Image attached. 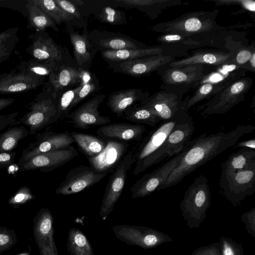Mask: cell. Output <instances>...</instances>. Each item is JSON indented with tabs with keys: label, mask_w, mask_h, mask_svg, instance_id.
Returning <instances> with one entry per match:
<instances>
[{
	"label": "cell",
	"mask_w": 255,
	"mask_h": 255,
	"mask_svg": "<svg viewBox=\"0 0 255 255\" xmlns=\"http://www.w3.org/2000/svg\"><path fill=\"white\" fill-rule=\"evenodd\" d=\"M16 241V235L13 231L0 226V255L10 248Z\"/></svg>",
	"instance_id": "7bdbcfd3"
},
{
	"label": "cell",
	"mask_w": 255,
	"mask_h": 255,
	"mask_svg": "<svg viewBox=\"0 0 255 255\" xmlns=\"http://www.w3.org/2000/svg\"><path fill=\"white\" fill-rule=\"evenodd\" d=\"M78 155L77 150L70 145L67 148L35 155L19 166V172L39 169L47 172L63 165Z\"/></svg>",
	"instance_id": "e0dca14e"
},
{
	"label": "cell",
	"mask_w": 255,
	"mask_h": 255,
	"mask_svg": "<svg viewBox=\"0 0 255 255\" xmlns=\"http://www.w3.org/2000/svg\"><path fill=\"white\" fill-rule=\"evenodd\" d=\"M99 88L97 80H90L83 83V86L78 92L73 105V108L78 105L89 95L96 92Z\"/></svg>",
	"instance_id": "ee69618b"
},
{
	"label": "cell",
	"mask_w": 255,
	"mask_h": 255,
	"mask_svg": "<svg viewBox=\"0 0 255 255\" xmlns=\"http://www.w3.org/2000/svg\"><path fill=\"white\" fill-rule=\"evenodd\" d=\"M74 140L68 131H47L37 134L35 139L24 149L17 163L21 166L32 157L43 153L64 149L71 145Z\"/></svg>",
	"instance_id": "4fadbf2b"
},
{
	"label": "cell",
	"mask_w": 255,
	"mask_h": 255,
	"mask_svg": "<svg viewBox=\"0 0 255 255\" xmlns=\"http://www.w3.org/2000/svg\"><path fill=\"white\" fill-rule=\"evenodd\" d=\"M18 255H29V254L28 253H23L19 254Z\"/></svg>",
	"instance_id": "680465c9"
},
{
	"label": "cell",
	"mask_w": 255,
	"mask_h": 255,
	"mask_svg": "<svg viewBox=\"0 0 255 255\" xmlns=\"http://www.w3.org/2000/svg\"><path fill=\"white\" fill-rule=\"evenodd\" d=\"M255 167V150L242 148L233 153L221 164V173Z\"/></svg>",
	"instance_id": "f546056e"
},
{
	"label": "cell",
	"mask_w": 255,
	"mask_h": 255,
	"mask_svg": "<svg viewBox=\"0 0 255 255\" xmlns=\"http://www.w3.org/2000/svg\"><path fill=\"white\" fill-rule=\"evenodd\" d=\"M211 203V193L206 176L200 175L185 192L180 204L182 216L190 229L204 221Z\"/></svg>",
	"instance_id": "277c9868"
},
{
	"label": "cell",
	"mask_w": 255,
	"mask_h": 255,
	"mask_svg": "<svg viewBox=\"0 0 255 255\" xmlns=\"http://www.w3.org/2000/svg\"><path fill=\"white\" fill-rule=\"evenodd\" d=\"M190 255H222L219 242L197 248Z\"/></svg>",
	"instance_id": "f907efd6"
},
{
	"label": "cell",
	"mask_w": 255,
	"mask_h": 255,
	"mask_svg": "<svg viewBox=\"0 0 255 255\" xmlns=\"http://www.w3.org/2000/svg\"><path fill=\"white\" fill-rule=\"evenodd\" d=\"M18 28L11 27L0 32V45L7 42L9 40L17 36Z\"/></svg>",
	"instance_id": "11a10c76"
},
{
	"label": "cell",
	"mask_w": 255,
	"mask_h": 255,
	"mask_svg": "<svg viewBox=\"0 0 255 255\" xmlns=\"http://www.w3.org/2000/svg\"><path fill=\"white\" fill-rule=\"evenodd\" d=\"M70 134L74 142L88 157L97 156L106 146L105 142L92 135L74 131Z\"/></svg>",
	"instance_id": "836d02e7"
},
{
	"label": "cell",
	"mask_w": 255,
	"mask_h": 255,
	"mask_svg": "<svg viewBox=\"0 0 255 255\" xmlns=\"http://www.w3.org/2000/svg\"><path fill=\"white\" fill-rule=\"evenodd\" d=\"M45 78L16 68L0 74V94L21 93L36 89L44 83Z\"/></svg>",
	"instance_id": "44dd1931"
},
{
	"label": "cell",
	"mask_w": 255,
	"mask_h": 255,
	"mask_svg": "<svg viewBox=\"0 0 255 255\" xmlns=\"http://www.w3.org/2000/svg\"><path fill=\"white\" fill-rule=\"evenodd\" d=\"M16 153L13 151L0 152V168L7 167L15 161Z\"/></svg>",
	"instance_id": "db71d44e"
},
{
	"label": "cell",
	"mask_w": 255,
	"mask_h": 255,
	"mask_svg": "<svg viewBox=\"0 0 255 255\" xmlns=\"http://www.w3.org/2000/svg\"><path fill=\"white\" fill-rule=\"evenodd\" d=\"M28 109V111L16 124L26 126L30 134H34L61 118L58 111V98L51 91L44 87L42 91L29 104Z\"/></svg>",
	"instance_id": "5b68a950"
},
{
	"label": "cell",
	"mask_w": 255,
	"mask_h": 255,
	"mask_svg": "<svg viewBox=\"0 0 255 255\" xmlns=\"http://www.w3.org/2000/svg\"><path fill=\"white\" fill-rule=\"evenodd\" d=\"M135 162V155L132 152L126 154L117 165L110 176L103 195L99 215L106 220L113 211L124 190L128 171Z\"/></svg>",
	"instance_id": "30bf717a"
},
{
	"label": "cell",
	"mask_w": 255,
	"mask_h": 255,
	"mask_svg": "<svg viewBox=\"0 0 255 255\" xmlns=\"http://www.w3.org/2000/svg\"><path fill=\"white\" fill-rule=\"evenodd\" d=\"M145 130L141 124L110 123L99 128L97 133L102 137L130 141L140 139Z\"/></svg>",
	"instance_id": "4316f807"
},
{
	"label": "cell",
	"mask_w": 255,
	"mask_h": 255,
	"mask_svg": "<svg viewBox=\"0 0 255 255\" xmlns=\"http://www.w3.org/2000/svg\"><path fill=\"white\" fill-rule=\"evenodd\" d=\"M203 77L198 86L204 83H210L222 90L241 78L249 71L246 66L239 65L232 61L217 66H207ZM197 86V87H198Z\"/></svg>",
	"instance_id": "ffe728a7"
},
{
	"label": "cell",
	"mask_w": 255,
	"mask_h": 255,
	"mask_svg": "<svg viewBox=\"0 0 255 255\" xmlns=\"http://www.w3.org/2000/svg\"><path fill=\"white\" fill-rule=\"evenodd\" d=\"M18 41V36L0 45V64L9 57Z\"/></svg>",
	"instance_id": "681fc988"
},
{
	"label": "cell",
	"mask_w": 255,
	"mask_h": 255,
	"mask_svg": "<svg viewBox=\"0 0 255 255\" xmlns=\"http://www.w3.org/2000/svg\"><path fill=\"white\" fill-rule=\"evenodd\" d=\"M253 84V79L243 77L221 90L209 101L198 107L202 116L223 114L243 102Z\"/></svg>",
	"instance_id": "52a82bcc"
},
{
	"label": "cell",
	"mask_w": 255,
	"mask_h": 255,
	"mask_svg": "<svg viewBox=\"0 0 255 255\" xmlns=\"http://www.w3.org/2000/svg\"><path fill=\"white\" fill-rule=\"evenodd\" d=\"M187 144L180 153L174 155L161 166L144 175L137 180L130 189L131 198L144 197L155 191H158L173 170L179 164L186 149Z\"/></svg>",
	"instance_id": "8fae6325"
},
{
	"label": "cell",
	"mask_w": 255,
	"mask_h": 255,
	"mask_svg": "<svg viewBox=\"0 0 255 255\" xmlns=\"http://www.w3.org/2000/svg\"><path fill=\"white\" fill-rule=\"evenodd\" d=\"M241 220L245 224L247 232L254 238H255V207L244 213Z\"/></svg>",
	"instance_id": "7dc6e473"
},
{
	"label": "cell",
	"mask_w": 255,
	"mask_h": 255,
	"mask_svg": "<svg viewBox=\"0 0 255 255\" xmlns=\"http://www.w3.org/2000/svg\"><path fill=\"white\" fill-rule=\"evenodd\" d=\"M29 134V130L22 125L8 128L0 133V152L12 151Z\"/></svg>",
	"instance_id": "d590c367"
},
{
	"label": "cell",
	"mask_w": 255,
	"mask_h": 255,
	"mask_svg": "<svg viewBox=\"0 0 255 255\" xmlns=\"http://www.w3.org/2000/svg\"><path fill=\"white\" fill-rule=\"evenodd\" d=\"M30 44L26 51L31 58L57 63L64 62V51L45 31H34L28 37Z\"/></svg>",
	"instance_id": "ac0fdd59"
},
{
	"label": "cell",
	"mask_w": 255,
	"mask_h": 255,
	"mask_svg": "<svg viewBox=\"0 0 255 255\" xmlns=\"http://www.w3.org/2000/svg\"><path fill=\"white\" fill-rule=\"evenodd\" d=\"M221 90L217 86L210 83L200 84L196 88L193 94L182 100L180 108L184 111H188L203 100L210 99Z\"/></svg>",
	"instance_id": "8d00e7d4"
},
{
	"label": "cell",
	"mask_w": 255,
	"mask_h": 255,
	"mask_svg": "<svg viewBox=\"0 0 255 255\" xmlns=\"http://www.w3.org/2000/svg\"><path fill=\"white\" fill-rule=\"evenodd\" d=\"M175 47L168 45L147 47L143 48L127 49L120 50H103L102 57L108 62H121L165 53L174 54L172 49Z\"/></svg>",
	"instance_id": "d4e9b609"
},
{
	"label": "cell",
	"mask_w": 255,
	"mask_h": 255,
	"mask_svg": "<svg viewBox=\"0 0 255 255\" xmlns=\"http://www.w3.org/2000/svg\"><path fill=\"white\" fill-rule=\"evenodd\" d=\"M218 12L217 10L190 12L174 19L158 23L151 28L158 32L177 34L192 40L191 37L203 36V33L219 31L221 28L216 20Z\"/></svg>",
	"instance_id": "3957f363"
},
{
	"label": "cell",
	"mask_w": 255,
	"mask_h": 255,
	"mask_svg": "<svg viewBox=\"0 0 255 255\" xmlns=\"http://www.w3.org/2000/svg\"><path fill=\"white\" fill-rule=\"evenodd\" d=\"M220 193L234 207L241 205L244 199L255 191V167L221 173Z\"/></svg>",
	"instance_id": "ba28073f"
},
{
	"label": "cell",
	"mask_w": 255,
	"mask_h": 255,
	"mask_svg": "<svg viewBox=\"0 0 255 255\" xmlns=\"http://www.w3.org/2000/svg\"><path fill=\"white\" fill-rule=\"evenodd\" d=\"M112 229L120 241L144 249L154 248L172 241L168 235L147 227L119 225L112 227Z\"/></svg>",
	"instance_id": "9c48e42d"
},
{
	"label": "cell",
	"mask_w": 255,
	"mask_h": 255,
	"mask_svg": "<svg viewBox=\"0 0 255 255\" xmlns=\"http://www.w3.org/2000/svg\"><path fill=\"white\" fill-rule=\"evenodd\" d=\"M176 55L165 53L121 62H108L114 72L140 77L157 71L174 60Z\"/></svg>",
	"instance_id": "7c38bea8"
},
{
	"label": "cell",
	"mask_w": 255,
	"mask_h": 255,
	"mask_svg": "<svg viewBox=\"0 0 255 255\" xmlns=\"http://www.w3.org/2000/svg\"><path fill=\"white\" fill-rule=\"evenodd\" d=\"M216 3V5L238 4L243 9L250 12L255 13V1L253 0H212Z\"/></svg>",
	"instance_id": "c3c4849f"
},
{
	"label": "cell",
	"mask_w": 255,
	"mask_h": 255,
	"mask_svg": "<svg viewBox=\"0 0 255 255\" xmlns=\"http://www.w3.org/2000/svg\"><path fill=\"white\" fill-rule=\"evenodd\" d=\"M33 3L51 18L57 25L75 17L61 9L54 0H32Z\"/></svg>",
	"instance_id": "f35d334b"
},
{
	"label": "cell",
	"mask_w": 255,
	"mask_h": 255,
	"mask_svg": "<svg viewBox=\"0 0 255 255\" xmlns=\"http://www.w3.org/2000/svg\"><path fill=\"white\" fill-rule=\"evenodd\" d=\"M85 71L64 62L58 69L49 76V79L43 86L59 97L64 92L77 84H81Z\"/></svg>",
	"instance_id": "7402d4cb"
},
{
	"label": "cell",
	"mask_w": 255,
	"mask_h": 255,
	"mask_svg": "<svg viewBox=\"0 0 255 255\" xmlns=\"http://www.w3.org/2000/svg\"><path fill=\"white\" fill-rule=\"evenodd\" d=\"M234 52H225L213 50H202L194 52L190 56L178 60H174L166 65L170 67H181L194 65L217 66L231 61Z\"/></svg>",
	"instance_id": "cb8c5ba5"
},
{
	"label": "cell",
	"mask_w": 255,
	"mask_h": 255,
	"mask_svg": "<svg viewBox=\"0 0 255 255\" xmlns=\"http://www.w3.org/2000/svg\"><path fill=\"white\" fill-rule=\"evenodd\" d=\"M150 95L141 89H129L113 93L109 97L107 105L111 111L118 117L123 116L128 107L139 103Z\"/></svg>",
	"instance_id": "83f0119b"
},
{
	"label": "cell",
	"mask_w": 255,
	"mask_h": 255,
	"mask_svg": "<svg viewBox=\"0 0 255 255\" xmlns=\"http://www.w3.org/2000/svg\"><path fill=\"white\" fill-rule=\"evenodd\" d=\"M183 97L162 89L138 103L152 111L161 122L171 119L180 108Z\"/></svg>",
	"instance_id": "d6986e66"
},
{
	"label": "cell",
	"mask_w": 255,
	"mask_h": 255,
	"mask_svg": "<svg viewBox=\"0 0 255 255\" xmlns=\"http://www.w3.org/2000/svg\"><path fill=\"white\" fill-rule=\"evenodd\" d=\"M63 62L57 63L31 58L26 61H21L16 68L36 76L45 77L54 72Z\"/></svg>",
	"instance_id": "e575fe53"
},
{
	"label": "cell",
	"mask_w": 255,
	"mask_h": 255,
	"mask_svg": "<svg viewBox=\"0 0 255 255\" xmlns=\"http://www.w3.org/2000/svg\"><path fill=\"white\" fill-rule=\"evenodd\" d=\"M54 220L50 211L41 208L33 220V235L40 255H59L54 238Z\"/></svg>",
	"instance_id": "2e32d148"
},
{
	"label": "cell",
	"mask_w": 255,
	"mask_h": 255,
	"mask_svg": "<svg viewBox=\"0 0 255 255\" xmlns=\"http://www.w3.org/2000/svg\"><path fill=\"white\" fill-rule=\"evenodd\" d=\"M195 128L190 116L178 124L170 133L165 142L163 150L166 157L180 153L187 144L193 133Z\"/></svg>",
	"instance_id": "484cf974"
},
{
	"label": "cell",
	"mask_w": 255,
	"mask_h": 255,
	"mask_svg": "<svg viewBox=\"0 0 255 255\" xmlns=\"http://www.w3.org/2000/svg\"><path fill=\"white\" fill-rule=\"evenodd\" d=\"M107 174L98 172L90 166L76 167L67 173L64 181L55 189V194L70 195L78 193L100 182Z\"/></svg>",
	"instance_id": "5bb4252c"
},
{
	"label": "cell",
	"mask_w": 255,
	"mask_h": 255,
	"mask_svg": "<svg viewBox=\"0 0 255 255\" xmlns=\"http://www.w3.org/2000/svg\"><path fill=\"white\" fill-rule=\"evenodd\" d=\"M28 25L27 28L34 31H42L47 28L59 30L57 24L44 12L36 5L32 0H27Z\"/></svg>",
	"instance_id": "4dcf8cb0"
},
{
	"label": "cell",
	"mask_w": 255,
	"mask_h": 255,
	"mask_svg": "<svg viewBox=\"0 0 255 255\" xmlns=\"http://www.w3.org/2000/svg\"><path fill=\"white\" fill-rule=\"evenodd\" d=\"M255 129L252 125H238L228 132L203 133L188 141L186 149L178 165L173 170L158 190L176 185L196 170L230 147L243 136Z\"/></svg>",
	"instance_id": "6da1fadb"
},
{
	"label": "cell",
	"mask_w": 255,
	"mask_h": 255,
	"mask_svg": "<svg viewBox=\"0 0 255 255\" xmlns=\"http://www.w3.org/2000/svg\"><path fill=\"white\" fill-rule=\"evenodd\" d=\"M54 2L65 12L73 15L75 18H79L80 12L75 4L71 1L67 0H54Z\"/></svg>",
	"instance_id": "816d5d0a"
},
{
	"label": "cell",
	"mask_w": 255,
	"mask_h": 255,
	"mask_svg": "<svg viewBox=\"0 0 255 255\" xmlns=\"http://www.w3.org/2000/svg\"><path fill=\"white\" fill-rule=\"evenodd\" d=\"M189 116L188 112L180 108L171 119L162 121L149 132L135 155L134 175L140 174L166 158L163 148L168 136L178 124Z\"/></svg>",
	"instance_id": "7a4b0ae2"
},
{
	"label": "cell",
	"mask_w": 255,
	"mask_h": 255,
	"mask_svg": "<svg viewBox=\"0 0 255 255\" xmlns=\"http://www.w3.org/2000/svg\"><path fill=\"white\" fill-rule=\"evenodd\" d=\"M222 255H244L242 244H238L231 238L222 237L219 242Z\"/></svg>",
	"instance_id": "60d3db41"
},
{
	"label": "cell",
	"mask_w": 255,
	"mask_h": 255,
	"mask_svg": "<svg viewBox=\"0 0 255 255\" xmlns=\"http://www.w3.org/2000/svg\"><path fill=\"white\" fill-rule=\"evenodd\" d=\"M35 196L30 189L26 186H22L10 197L8 203L15 208L24 204L33 199Z\"/></svg>",
	"instance_id": "b9f144b4"
},
{
	"label": "cell",
	"mask_w": 255,
	"mask_h": 255,
	"mask_svg": "<svg viewBox=\"0 0 255 255\" xmlns=\"http://www.w3.org/2000/svg\"><path fill=\"white\" fill-rule=\"evenodd\" d=\"M235 147H242L255 150V138L241 141L236 143L234 145Z\"/></svg>",
	"instance_id": "9f6ffc18"
},
{
	"label": "cell",
	"mask_w": 255,
	"mask_h": 255,
	"mask_svg": "<svg viewBox=\"0 0 255 255\" xmlns=\"http://www.w3.org/2000/svg\"><path fill=\"white\" fill-rule=\"evenodd\" d=\"M254 52H255L254 47L253 48H243L237 53H235L232 61L239 65L247 66L249 71H250L248 63Z\"/></svg>",
	"instance_id": "bcb514c9"
},
{
	"label": "cell",
	"mask_w": 255,
	"mask_h": 255,
	"mask_svg": "<svg viewBox=\"0 0 255 255\" xmlns=\"http://www.w3.org/2000/svg\"><path fill=\"white\" fill-rule=\"evenodd\" d=\"M14 101L12 98H0V111L11 105Z\"/></svg>",
	"instance_id": "6f0895ef"
},
{
	"label": "cell",
	"mask_w": 255,
	"mask_h": 255,
	"mask_svg": "<svg viewBox=\"0 0 255 255\" xmlns=\"http://www.w3.org/2000/svg\"><path fill=\"white\" fill-rule=\"evenodd\" d=\"M124 118L131 122L155 127L161 122L158 117L148 108L135 104L127 108L123 114Z\"/></svg>",
	"instance_id": "d6a6232c"
},
{
	"label": "cell",
	"mask_w": 255,
	"mask_h": 255,
	"mask_svg": "<svg viewBox=\"0 0 255 255\" xmlns=\"http://www.w3.org/2000/svg\"><path fill=\"white\" fill-rule=\"evenodd\" d=\"M128 144L116 140H108L104 149L97 156L88 157L91 167L100 173H108L122 159L126 153Z\"/></svg>",
	"instance_id": "603a6c76"
},
{
	"label": "cell",
	"mask_w": 255,
	"mask_h": 255,
	"mask_svg": "<svg viewBox=\"0 0 255 255\" xmlns=\"http://www.w3.org/2000/svg\"><path fill=\"white\" fill-rule=\"evenodd\" d=\"M106 95L99 94L93 97L66 117L75 128L87 129L91 126H104L110 124L111 120L108 116H101L98 109Z\"/></svg>",
	"instance_id": "9a60e30c"
},
{
	"label": "cell",
	"mask_w": 255,
	"mask_h": 255,
	"mask_svg": "<svg viewBox=\"0 0 255 255\" xmlns=\"http://www.w3.org/2000/svg\"><path fill=\"white\" fill-rule=\"evenodd\" d=\"M97 47L103 48L105 50H120L127 49H137L146 48L144 44L133 41L130 38L125 36L115 35L107 38H103L94 43Z\"/></svg>",
	"instance_id": "74e56055"
},
{
	"label": "cell",
	"mask_w": 255,
	"mask_h": 255,
	"mask_svg": "<svg viewBox=\"0 0 255 255\" xmlns=\"http://www.w3.org/2000/svg\"><path fill=\"white\" fill-rule=\"evenodd\" d=\"M166 65L157 71L162 82L161 88L182 97L190 89L197 88L205 72L203 65L181 67Z\"/></svg>",
	"instance_id": "8992f818"
},
{
	"label": "cell",
	"mask_w": 255,
	"mask_h": 255,
	"mask_svg": "<svg viewBox=\"0 0 255 255\" xmlns=\"http://www.w3.org/2000/svg\"><path fill=\"white\" fill-rule=\"evenodd\" d=\"M18 112L0 115V131L16 124Z\"/></svg>",
	"instance_id": "f5cc1de1"
},
{
	"label": "cell",
	"mask_w": 255,
	"mask_h": 255,
	"mask_svg": "<svg viewBox=\"0 0 255 255\" xmlns=\"http://www.w3.org/2000/svg\"><path fill=\"white\" fill-rule=\"evenodd\" d=\"M70 39L77 64L83 70L88 69L98 48L86 35L71 33Z\"/></svg>",
	"instance_id": "f1b7e54d"
},
{
	"label": "cell",
	"mask_w": 255,
	"mask_h": 255,
	"mask_svg": "<svg viewBox=\"0 0 255 255\" xmlns=\"http://www.w3.org/2000/svg\"><path fill=\"white\" fill-rule=\"evenodd\" d=\"M121 11L117 10L111 7L107 6L103 8L101 19L102 21L110 24H119L121 23L123 18Z\"/></svg>",
	"instance_id": "f6af8a7d"
},
{
	"label": "cell",
	"mask_w": 255,
	"mask_h": 255,
	"mask_svg": "<svg viewBox=\"0 0 255 255\" xmlns=\"http://www.w3.org/2000/svg\"><path fill=\"white\" fill-rule=\"evenodd\" d=\"M83 82L77 87L68 89L58 98V111L61 118L67 116L73 108V105L77 94L82 88Z\"/></svg>",
	"instance_id": "ab89813d"
},
{
	"label": "cell",
	"mask_w": 255,
	"mask_h": 255,
	"mask_svg": "<svg viewBox=\"0 0 255 255\" xmlns=\"http://www.w3.org/2000/svg\"><path fill=\"white\" fill-rule=\"evenodd\" d=\"M67 249L70 255H94L87 237L76 228H72L68 232Z\"/></svg>",
	"instance_id": "1f68e13d"
}]
</instances>
